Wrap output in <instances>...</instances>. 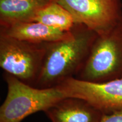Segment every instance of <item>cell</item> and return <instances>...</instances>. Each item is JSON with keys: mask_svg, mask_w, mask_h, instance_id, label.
Instances as JSON below:
<instances>
[{"mask_svg": "<svg viewBox=\"0 0 122 122\" xmlns=\"http://www.w3.org/2000/svg\"><path fill=\"white\" fill-rule=\"evenodd\" d=\"M67 39L45 43L40 74L34 86H56L75 77L84 65L97 34L81 24H75Z\"/></svg>", "mask_w": 122, "mask_h": 122, "instance_id": "6da1fadb", "label": "cell"}, {"mask_svg": "<svg viewBox=\"0 0 122 122\" xmlns=\"http://www.w3.org/2000/svg\"><path fill=\"white\" fill-rule=\"evenodd\" d=\"M7 94L0 107V122H21L29 115L45 111L66 97L59 86L40 88L32 86L5 72Z\"/></svg>", "mask_w": 122, "mask_h": 122, "instance_id": "7a4b0ae2", "label": "cell"}, {"mask_svg": "<svg viewBox=\"0 0 122 122\" xmlns=\"http://www.w3.org/2000/svg\"><path fill=\"white\" fill-rule=\"evenodd\" d=\"M75 78L92 83L122 79V20L97 35Z\"/></svg>", "mask_w": 122, "mask_h": 122, "instance_id": "3957f363", "label": "cell"}, {"mask_svg": "<svg viewBox=\"0 0 122 122\" xmlns=\"http://www.w3.org/2000/svg\"><path fill=\"white\" fill-rule=\"evenodd\" d=\"M45 53V43H32L0 35L1 68L32 86L39 78Z\"/></svg>", "mask_w": 122, "mask_h": 122, "instance_id": "277c9868", "label": "cell"}, {"mask_svg": "<svg viewBox=\"0 0 122 122\" xmlns=\"http://www.w3.org/2000/svg\"><path fill=\"white\" fill-rule=\"evenodd\" d=\"M81 24L101 34L122 20V0H57Z\"/></svg>", "mask_w": 122, "mask_h": 122, "instance_id": "5b68a950", "label": "cell"}, {"mask_svg": "<svg viewBox=\"0 0 122 122\" xmlns=\"http://www.w3.org/2000/svg\"><path fill=\"white\" fill-rule=\"evenodd\" d=\"M57 86L66 97L83 99L105 114L122 111V79L92 83L71 77Z\"/></svg>", "mask_w": 122, "mask_h": 122, "instance_id": "8992f818", "label": "cell"}, {"mask_svg": "<svg viewBox=\"0 0 122 122\" xmlns=\"http://www.w3.org/2000/svg\"><path fill=\"white\" fill-rule=\"evenodd\" d=\"M51 122H99L103 114L88 101L66 97L44 111Z\"/></svg>", "mask_w": 122, "mask_h": 122, "instance_id": "52a82bcc", "label": "cell"}, {"mask_svg": "<svg viewBox=\"0 0 122 122\" xmlns=\"http://www.w3.org/2000/svg\"><path fill=\"white\" fill-rule=\"evenodd\" d=\"M71 30L64 31L38 22H21L0 26V35L35 44L49 43L67 39Z\"/></svg>", "mask_w": 122, "mask_h": 122, "instance_id": "ba28073f", "label": "cell"}, {"mask_svg": "<svg viewBox=\"0 0 122 122\" xmlns=\"http://www.w3.org/2000/svg\"><path fill=\"white\" fill-rule=\"evenodd\" d=\"M55 0H0V26L32 22L36 14Z\"/></svg>", "mask_w": 122, "mask_h": 122, "instance_id": "9c48e42d", "label": "cell"}, {"mask_svg": "<svg viewBox=\"0 0 122 122\" xmlns=\"http://www.w3.org/2000/svg\"><path fill=\"white\" fill-rule=\"evenodd\" d=\"M33 21L64 31L71 30L75 24L71 14L57 0L40 10Z\"/></svg>", "mask_w": 122, "mask_h": 122, "instance_id": "30bf717a", "label": "cell"}, {"mask_svg": "<svg viewBox=\"0 0 122 122\" xmlns=\"http://www.w3.org/2000/svg\"><path fill=\"white\" fill-rule=\"evenodd\" d=\"M99 122H122V111L104 114Z\"/></svg>", "mask_w": 122, "mask_h": 122, "instance_id": "8fae6325", "label": "cell"}]
</instances>
